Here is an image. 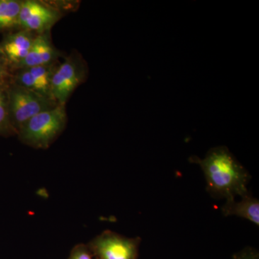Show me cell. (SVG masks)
<instances>
[{"label":"cell","instance_id":"3","mask_svg":"<svg viewBox=\"0 0 259 259\" xmlns=\"http://www.w3.org/2000/svg\"><path fill=\"white\" fill-rule=\"evenodd\" d=\"M7 93L10 122L17 134L22 126L34 116L59 105L28 89L15 84L10 79Z\"/></svg>","mask_w":259,"mask_h":259},{"label":"cell","instance_id":"1","mask_svg":"<svg viewBox=\"0 0 259 259\" xmlns=\"http://www.w3.org/2000/svg\"><path fill=\"white\" fill-rule=\"evenodd\" d=\"M190 161L202 168L211 195L228 200L249 194V174L226 146L211 148L204 158L192 156Z\"/></svg>","mask_w":259,"mask_h":259},{"label":"cell","instance_id":"13","mask_svg":"<svg viewBox=\"0 0 259 259\" xmlns=\"http://www.w3.org/2000/svg\"><path fill=\"white\" fill-rule=\"evenodd\" d=\"M69 259H93L91 250L85 245H77L71 251Z\"/></svg>","mask_w":259,"mask_h":259},{"label":"cell","instance_id":"2","mask_svg":"<svg viewBox=\"0 0 259 259\" xmlns=\"http://www.w3.org/2000/svg\"><path fill=\"white\" fill-rule=\"evenodd\" d=\"M66 105L57 106L34 116L19 130L20 142L35 149H47L64 132L67 124Z\"/></svg>","mask_w":259,"mask_h":259},{"label":"cell","instance_id":"12","mask_svg":"<svg viewBox=\"0 0 259 259\" xmlns=\"http://www.w3.org/2000/svg\"><path fill=\"white\" fill-rule=\"evenodd\" d=\"M9 80L0 81V136H3V137L17 136V133L15 132L10 122L9 108H8L7 88H8Z\"/></svg>","mask_w":259,"mask_h":259},{"label":"cell","instance_id":"15","mask_svg":"<svg viewBox=\"0 0 259 259\" xmlns=\"http://www.w3.org/2000/svg\"><path fill=\"white\" fill-rule=\"evenodd\" d=\"M233 259H259L258 254L255 250L252 248H246L240 252Z\"/></svg>","mask_w":259,"mask_h":259},{"label":"cell","instance_id":"8","mask_svg":"<svg viewBox=\"0 0 259 259\" xmlns=\"http://www.w3.org/2000/svg\"><path fill=\"white\" fill-rule=\"evenodd\" d=\"M35 37V34L23 30L7 32L3 35L0 47L8 60L10 72L14 71L28 55Z\"/></svg>","mask_w":259,"mask_h":259},{"label":"cell","instance_id":"6","mask_svg":"<svg viewBox=\"0 0 259 259\" xmlns=\"http://www.w3.org/2000/svg\"><path fill=\"white\" fill-rule=\"evenodd\" d=\"M140 243V238L105 231L90 242L89 248L99 259H137Z\"/></svg>","mask_w":259,"mask_h":259},{"label":"cell","instance_id":"10","mask_svg":"<svg viewBox=\"0 0 259 259\" xmlns=\"http://www.w3.org/2000/svg\"><path fill=\"white\" fill-rule=\"evenodd\" d=\"M222 212L225 216L244 218L258 226L259 201L250 194L241 197L239 202L235 199H228L222 207Z\"/></svg>","mask_w":259,"mask_h":259},{"label":"cell","instance_id":"4","mask_svg":"<svg viewBox=\"0 0 259 259\" xmlns=\"http://www.w3.org/2000/svg\"><path fill=\"white\" fill-rule=\"evenodd\" d=\"M88 66L82 56L74 52L59 63L51 81L53 97L59 105H66L76 88L88 77Z\"/></svg>","mask_w":259,"mask_h":259},{"label":"cell","instance_id":"5","mask_svg":"<svg viewBox=\"0 0 259 259\" xmlns=\"http://www.w3.org/2000/svg\"><path fill=\"white\" fill-rule=\"evenodd\" d=\"M49 2L23 0L18 19V30L40 34L51 31V28L63 17Z\"/></svg>","mask_w":259,"mask_h":259},{"label":"cell","instance_id":"9","mask_svg":"<svg viewBox=\"0 0 259 259\" xmlns=\"http://www.w3.org/2000/svg\"><path fill=\"white\" fill-rule=\"evenodd\" d=\"M61 55V51L58 50L53 44L51 31L37 34L28 55L15 68L14 71L23 68L54 64L59 61Z\"/></svg>","mask_w":259,"mask_h":259},{"label":"cell","instance_id":"11","mask_svg":"<svg viewBox=\"0 0 259 259\" xmlns=\"http://www.w3.org/2000/svg\"><path fill=\"white\" fill-rule=\"evenodd\" d=\"M23 0H0V33L18 30Z\"/></svg>","mask_w":259,"mask_h":259},{"label":"cell","instance_id":"14","mask_svg":"<svg viewBox=\"0 0 259 259\" xmlns=\"http://www.w3.org/2000/svg\"><path fill=\"white\" fill-rule=\"evenodd\" d=\"M11 72L8 60L5 57L3 49L0 47V81H8L10 79Z\"/></svg>","mask_w":259,"mask_h":259},{"label":"cell","instance_id":"7","mask_svg":"<svg viewBox=\"0 0 259 259\" xmlns=\"http://www.w3.org/2000/svg\"><path fill=\"white\" fill-rule=\"evenodd\" d=\"M59 64V61H57L54 64L45 66L15 70L11 72L10 81L15 84L28 89L30 91L56 102L51 92V81L54 71Z\"/></svg>","mask_w":259,"mask_h":259}]
</instances>
